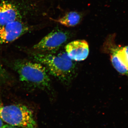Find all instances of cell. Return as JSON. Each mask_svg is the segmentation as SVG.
I'll return each mask as SVG.
<instances>
[{"label": "cell", "instance_id": "4", "mask_svg": "<svg viewBox=\"0 0 128 128\" xmlns=\"http://www.w3.org/2000/svg\"><path fill=\"white\" fill-rule=\"evenodd\" d=\"M115 38L114 34L107 37L102 45V51L110 54L112 65L118 73L128 76V61L124 46L117 44Z\"/></svg>", "mask_w": 128, "mask_h": 128}, {"label": "cell", "instance_id": "3", "mask_svg": "<svg viewBox=\"0 0 128 128\" xmlns=\"http://www.w3.org/2000/svg\"><path fill=\"white\" fill-rule=\"evenodd\" d=\"M0 118L7 124L19 128H37L32 112L25 105L0 106Z\"/></svg>", "mask_w": 128, "mask_h": 128}, {"label": "cell", "instance_id": "6", "mask_svg": "<svg viewBox=\"0 0 128 128\" xmlns=\"http://www.w3.org/2000/svg\"><path fill=\"white\" fill-rule=\"evenodd\" d=\"M29 30V27L20 20L0 27V45L9 43L18 39Z\"/></svg>", "mask_w": 128, "mask_h": 128}, {"label": "cell", "instance_id": "7", "mask_svg": "<svg viewBox=\"0 0 128 128\" xmlns=\"http://www.w3.org/2000/svg\"><path fill=\"white\" fill-rule=\"evenodd\" d=\"M65 48L67 56L74 61L84 60L89 55V44L84 40L72 41L67 44Z\"/></svg>", "mask_w": 128, "mask_h": 128}, {"label": "cell", "instance_id": "9", "mask_svg": "<svg viewBox=\"0 0 128 128\" xmlns=\"http://www.w3.org/2000/svg\"><path fill=\"white\" fill-rule=\"evenodd\" d=\"M82 16L79 12L76 11L70 12L64 16L54 21L66 27L75 26L80 24Z\"/></svg>", "mask_w": 128, "mask_h": 128}, {"label": "cell", "instance_id": "8", "mask_svg": "<svg viewBox=\"0 0 128 128\" xmlns=\"http://www.w3.org/2000/svg\"><path fill=\"white\" fill-rule=\"evenodd\" d=\"M20 12L14 4L7 1L0 3V27L20 20Z\"/></svg>", "mask_w": 128, "mask_h": 128}, {"label": "cell", "instance_id": "10", "mask_svg": "<svg viewBox=\"0 0 128 128\" xmlns=\"http://www.w3.org/2000/svg\"><path fill=\"white\" fill-rule=\"evenodd\" d=\"M0 128H19L18 127H16V126H12V125H9V124H4L3 125L2 127H1Z\"/></svg>", "mask_w": 128, "mask_h": 128}, {"label": "cell", "instance_id": "1", "mask_svg": "<svg viewBox=\"0 0 128 128\" xmlns=\"http://www.w3.org/2000/svg\"><path fill=\"white\" fill-rule=\"evenodd\" d=\"M34 61L42 64L49 74L65 85L71 83L76 72V66L73 60L68 57L66 53L56 55L37 52L32 54Z\"/></svg>", "mask_w": 128, "mask_h": 128}, {"label": "cell", "instance_id": "11", "mask_svg": "<svg viewBox=\"0 0 128 128\" xmlns=\"http://www.w3.org/2000/svg\"><path fill=\"white\" fill-rule=\"evenodd\" d=\"M124 50H125V53H126V57H127V59H128V45L124 46Z\"/></svg>", "mask_w": 128, "mask_h": 128}, {"label": "cell", "instance_id": "2", "mask_svg": "<svg viewBox=\"0 0 128 128\" xmlns=\"http://www.w3.org/2000/svg\"><path fill=\"white\" fill-rule=\"evenodd\" d=\"M14 68L20 80L34 88L50 90L49 74L42 64L35 61L19 60L14 63Z\"/></svg>", "mask_w": 128, "mask_h": 128}, {"label": "cell", "instance_id": "5", "mask_svg": "<svg viewBox=\"0 0 128 128\" xmlns=\"http://www.w3.org/2000/svg\"><path fill=\"white\" fill-rule=\"evenodd\" d=\"M70 38L69 32L56 28L43 38L33 48L38 52L54 54Z\"/></svg>", "mask_w": 128, "mask_h": 128}, {"label": "cell", "instance_id": "12", "mask_svg": "<svg viewBox=\"0 0 128 128\" xmlns=\"http://www.w3.org/2000/svg\"><path fill=\"white\" fill-rule=\"evenodd\" d=\"M4 122L3 120L0 118V128L2 127L3 125H4Z\"/></svg>", "mask_w": 128, "mask_h": 128}]
</instances>
